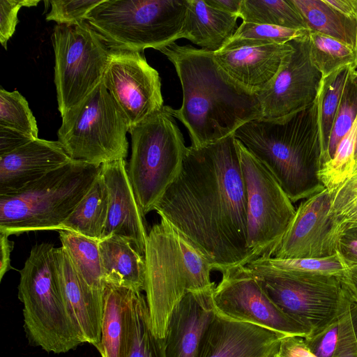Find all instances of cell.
Returning <instances> with one entry per match:
<instances>
[{"instance_id":"4fadbf2b","label":"cell","mask_w":357,"mask_h":357,"mask_svg":"<svg viewBox=\"0 0 357 357\" xmlns=\"http://www.w3.org/2000/svg\"><path fill=\"white\" fill-rule=\"evenodd\" d=\"M212 301L216 314L235 321L250 323L286 335L304 338L310 333L284 314L271 301L259 278L246 266H238L222 273Z\"/></svg>"},{"instance_id":"30bf717a","label":"cell","mask_w":357,"mask_h":357,"mask_svg":"<svg viewBox=\"0 0 357 357\" xmlns=\"http://www.w3.org/2000/svg\"><path fill=\"white\" fill-rule=\"evenodd\" d=\"M256 275L275 305L309 331L307 337L324 331L355 302L343 277L289 271Z\"/></svg>"},{"instance_id":"d4e9b609","label":"cell","mask_w":357,"mask_h":357,"mask_svg":"<svg viewBox=\"0 0 357 357\" xmlns=\"http://www.w3.org/2000/svg\"><path fill=\"white\" fill-rule=\"evenodd\" d=\"M99 248L104 281L144 291V256L128 240L112 235L99 241Z\"/></svg>"},{"instance_id":"f35d334b","label":"cell","mask_w":357,"mask_h":357,"mask_svg":"<svg viewBox=\"0 0 357 357\" xmlns=\"http://www.w3.org/2000/svg\"><path fill=\"white\" fill-rule=\"evenodd\" d=\"M103 0H51L50 11L46 15L47 21H54L57 24L75 25L86 22V17Z\"/></svg>"},{"instance_id":"ab89813d","label":"cell","mask_w":357,"mask_h":357,"mask_svg":"<svg viewBox=\"0 0 357 357\" xmlns=\"http://www.w3.org/2000/svg\"><path fill=\"white\" fill-rule=\"evenodd\" d=\"M333 357H357L356 302H354L341 317L337 347Z\"/></svg>"},{"instance_id":"cb8c5ba5","label":"cell","mask_w":357,"mask_h":357,"mask_svg":"<svg viewBox=\"0 0 357 357\" xmlns=\"http://www.w3.org/2000/svg\"><path fill=\"white\" fill-rule=\"evenodd\" d=\"M238 17L208 6L204 0H187L181 38L202 50L218 52L237 30Z\"/></svg>"},{"instance_id":"d6986e66","label":"cell","mask_w":357,"mask_h":357,"mask_svg":"<svg viewBox=\"0 0 357 357\" xmlns=\"http://www.w3.org/2000/svg\"><path fill=\"white\" fill-rule=\"evenodd\" d=\"M72 160L58 140L33 139L0 156V196L18 192Z\"/></svg>"},{"instance_id":"836d02e7","label":"cell","mask_w":357,"mask_h":357,"mask_svg":"<svg viewBox=\"0 0 357 357\" xmlns=\"http://www.w3.org/2000/svg\"><path fill=\"white\" fill-rule=\"evenodd\" d=\"M310 31L306 29H294L243 22L220 50L287 43L307 36Z\"/></svg>"},{"instance_id":"bcb514c9","label":"cell","mask_w":357,"mask_h":357,"mask_svg":"<svg viewBox=\"0 0 357 357\" xmlns=\"http://www.w3.org/2000/svg\"><path fill=\"white\" fill-rule=\"evenodd\" d=\"M9 235L0 232V280L10 269V255L14 247V242L8 239Z\"/></svg>"},{"instance_id":"5bb4252c","label":"cell","mask_w":357,"mask_h":357,"mask_svg":"<svg viewBox=\"0 0 357 357\" xmlns=\"http://www.w3.org/2000/svg\"><path fill=\"white\" fill-rule=\"evenodd\" d=\"M102 83L130 128L164 106L159 73L141 52L110 49Z\"/></svg>"},{"instance_id":"2e32d148","label":"cell","mask_w":357,"mask_h":357,"mask_svg":"<svg viewBox=\"0 0 357 357\" xmlns=\"http://www.w3.org/2000/svg\"><path fill=\"white\" fill-rule=\"evenodd\" d=\"M290 43L294 51L271 82L257 93L262 119L289 117L308 108L316 100L321 75L311 61L308 36Z\"/></svg>"},{"instance_id":"4316f807","label":"cell","mask_w":357,"mask_h":357,"mask_svg":"<svg viewBox=\"0 0 357 357\" xmlns=\"http://www.w3.org/2000/svg\"><path fill=\"white\" fill-rule=\"evenodd\" d=\"M307 28L331 37L355 50L357 21L349 20L327 5L324 0H291Z\"/></svg>"},{"instance_id":"e0dca14e","label":"cell","mask_w":357,"mask_h":357,"mask_svg":"<svg viewBox=\"0 0 357 357\" xmlns=\"http://www.w3.org/2000/svg\"><path fill=\"white\" fill-rule=\"evenodd\" d=\"M101 176L109 194L108 215L101 239L112 235L121 236L144 256L148 236L145 216L130 183L126 160L102 164Z\"/></svg>"},{"instance_id":"816d5d0a","label":"cell","mask_w":357,"mask_h":357,"mask_svg":"<svg viewBox=\"0 0 357 357\" xmlns=\"http://www.w3.org/2000/svg\"><path fill=\"white\" fill-rule=\"evenodd\" d=\"M355 56H356L355 68L357 70V36H356V47H355Z\"/></svg>"},{"instance_id":"7bdbcfd3","label":"cell","mask_w":357,"mask_h":357,"mask_svg":"<svg viewBox=\"0 0 357 357\" xmlns=\"http://www.w3.org/2000/svg\"><path fill=\"white\" fill-rule=\"evenodd\" d=\"M337 252L348 266L357 264V227L344 229L339 238Z\"/></svg>"},{"instance_id":"f907efd6","label":"cell","mask_w":357,"mask_h":357,"mask_svg":"<svg viewBox=\"0 0 357 357\" xmlns=\"http://www.w3.org/2000/svg\"><path fill=\"white\" fill-rule=\"evenodd\" d=\"M355 75L357 77V70L355 71ZM355 161L357 162V132H356V144H355V153H354Z\"/></svg>"},{"instance_id":"8992f818","label":"cell","mask_w":357,"mask_h":357,"mask_svg":"<svg viewBox=\"0 0 357 357\" xmlns=\"http://www.w3.org/2000/svg\"><path fill=\"white\" fill-rule=\"evenodd\" d=\"M101 165L72 160L13 195L0 196V232L59 230L101 174Z\"/></svg>"},{"instance_id":"603a6c76","label":"cell","mask_w":357,"mask_h":357,"mask_svg":"<svg viewBox=\"0 0 357 357\" xmlns=\"http://www.w3.org/2000/svg\"><path fill=\"white\" fill-rule=\"evenodd\" d=\"M135 289L104 281L101 357H127L131 344V303Z\"/></svg>"},{"instance_id":"681fc988","label":"cell","mask_w":357,"mask_h":357,"mask_svg":"<svg viewBox=\"0 0 357 357\" xmlns=\"http://www.w3.org/2000/svg\"><path fill=\"white\" fill-rule=\"evenodd\" d=\"M343 280L354 301L357 303V264L348 266Z\"/></svg>"},{"instance_id":"c3c4849f","label":"cell","mask_w":357,"mask_h":357,"mask_svg":"<svg viewBox=\"0 0 357 357\" xmlns=\"http://www.w3.org/2000/svg\"><path fill=\"white\" fill-rule=\"evenodd\" d=\"M208 6L223 12L238 15L242 0H204ZM239 17V16H238Z\"/></svg>"},{"instance_id":"4dcf8cb0","label":"cell","mask_w":357,"mask_h":357,"mask_svg":"<svg viewBox=\"0 0 357 357\" xmlns=\"http://www.w3.org/2000/svg\"><path fill=\"white\" fill-rule=\"evenodd\" d=\"M238 16L243 22L308 29L291 0H242Z\"/></svg>"},{"instance_id":"e575fe53","label":"cell","mask_w":357,"mask_h":357,"mask_svg":"<svg viewBox=\"0 0 357 357\" xmlns=\"http://www.w3.org/2000/svg\"><path fill=\"white\" fill-rule=\"evenodd\" d=\"M356 132L357 117L349 132L339 143L333 158L321 167L319 178L329 191L342 183L353 172Z\"/></svg>"},{"instance_id":"7402d4cb","label":"cell","mask_w":357,"mask_h":357,"mask_svg":"<svg viewBox=\"0 0 357 357\" xmlns=\"http://www.w3.org/2000/svg\"><path fill=\"white\" fill-rule=\"evenodd\" d=\"M57 255L66 306L84 342L99 351L102 337V291L93 289L83 280L62 247L57 248Z\"/></svg>"},{"instance_id":"1f68e13d","label":"cell","mask_w":357,"mask_h":357,"mask_svg":"<svg viewBox=\"0 0 357 357\" xmlns=\"http://www.w3.org/2000/svg\"><path fill=\"white\" fill-rule=\"evenodd\" d=\"M132 337L127 357H166L164 338L152 329L146 296L134 290L131 303Z\"/></svg>"},{"instance_id":"5b68a950","label":"cell","mask_w":357,"mask_h":357,"mask_svg":"<svg viewBox=\"0 0 357 357\" xmlns=\"http://www.w3.org/2000/svg\"><path fill=\"white\" fill-rule=\"evenodd\" d=\"M19 272L17 295L29 344L59 354L84 343L65 303L57 248L50 243L36 244Z\"/></svg>"},{"instance_id":"f6af8a7d","label":"cell","mask_w":357,"mask_h":357,"mask_svg":"<svg viewBox=\"0 0 357 357\" xmlns=\"http://www.w3.org/2000/svg\"><path fill=\"white\" fill-rule=\"evenodd\" d=\"M33 139H36L23 132L0 126V156L8 154Z\"/></svg>"},{"instance_id":"b9f144b4","label":"cell","mask_w":357,"mask_h":357,"mask_svg":"<svg viewBox=\"0 0 357 357\" xmlns=\"http://www.w3.org/2000/svg\"><path fill=\"white\" fill-rule=\"evenodd\" d=\"M342 316L321 332L304 338L308 348L317 357L333 356L337 347Z\"/></svg>"},{"instance_id":"60d3db41","label":"cell","mask_w":357,"mask_h":357,"mask_svg":"<svg viewBox=\"0 0 357 357\" xmlns=\"http://www.w3.org/2000/svg\"><path fill=\"white\" fill-rule=\"evenodd\" d=\"M38 0H0V42L6 50L18 22L17 14L22 7L36 6Z\"/></svg>"},{"instance_id":"9c48e42d","label":"cell","mask_w":357,"mask_h":357,"mask_svg":"<svg viewBox=\"0 0 357 357\" xmlns=\"http://www.w3.org/2000/svg\"><path fill=\"white\" fill-rule=\"evenodd\" d=\"M61 117L58 141L72 160L101 165L127 158L130 125L102 82Z\"/></svg>"},{"instance_id":"83f0119b","label":"cell","mask_w":357,"mask_h":357,"mask_svg":"<svg viewBox=\"0 0 357 357\" xmlns=\"http://www.w3.org/2000/svg\"><path fill=\"white\" fill-rule=\"evenodd\" d=\"M59 234L61 247L77 272L91 288L102 291L99 241L69 230L60 229Z\"/></svg>"},{"instance_id":"d6a6232c","label":"cell","mask_w":357,"mask_h":357,"mask_svg":"<svg viewBox=\"0 0 357 357\" xmlns=\"http://www.w3.org/2000/svg\"><path fill=\"white\" fill-rule=\"evenodd\" d=\"M308 42L311 61L320 72L321 79L340 69L355 67V50L345 44L312 31Z\"/></svg>"},{"instance_id":"ac0fdd59","label":"cell","mask_w":357,"mask_h":357,"mask_svg":"<svg viewBox=\"0 0 357 357\" xmlns=\"http://www.w3.org/2000/svg\"><path fill=\"white\" fill-rule=\"evenodd\" d=\"M286 335L215 314L204 337L199 357H272Z\"/></svg>"},{"instance_id":"d590c367","label":"cell","mask_w":357,"mask_h":357,"mask_svg":"<svg viewBox=\"0 0 357 357\" xmlns=\"http://www.w3.org/2000/svg\"><path fill=\"white\" fill-rule=\"evenodd\" d=\"M0 126L38 138L36 119L28 102L17 91L0 89Z\"/></svg>"},{"instance_id":"7c38bea8","label":"cell","mask_w":357,"mask_h":357,"mask_svg":"<svg viewBox=\"0 0 357 357\" xmlns=\"http://www.w3.org/2000/svg\"><path fill=\"white\" fill-rule=\"evenodd\" d=\"M237 144L246 188L248 246L255 259L273 257L296 209L268 169L238 139Z\"/></svg>"},{"instance_id":"277c9868","label":"cell","mask_w":357,"mask_h":357,"mask_svg":"<svg viewBox=\"0 0 357 357\" xmlns=\"http://www.w3.org/2000/svg\"><path fill=\"white\" fill-rule=\"evenodd\" d=\"M144 259L151 326L157 337L164 338L173 310L188 292L213 294L214 269L202 252L162 218L148 233Z\"/></svg>"},{"instance_id":"52a82bcc","label":"cell","mask_w":357,"mask_h":357,"mask_svg":"<svg viewBox=\"0 0 357 357\" xmlns=\"http://www.w3.org/2000/svg\"><path fill=\"white\" fill-rule=\"evenodd\" d=\"M129 132L132 149L127 172L145 216L178 176L187 146L173 108L167 105L130 127Z\"/></svg>"},{"instance_id":"8fae6325","label":"cell","mask_w":357,"mask_h":357,"mask_svg":"<svg viewBox=\"0 0 357 357\" xmlns=\"http://www.w3.org/2000/svg\"><path fill=\"white\" fill-rule=\"evenodd\" d=\"M52 40L58 109L63 116L102 82L110 48L87 22L56 24Z\"/></svg>"},{"instance_id":"ffe728a7","label":"cell","mask_w":357,"mask_h":357,"mask_svg":"<svg viewBox=\"0 0 357 357\" xmlns=\"http://www.w3.org/2000/svg\"><path fill=\"white\" fill-rule=\"evenodd\" d=\"M293 51L289 42L220 50L214 52L213 57L233 79L257 93L271 82Z\"/></svg>"},{"instance_id":"74e56055","label":"cell","mask_w":357,"mask_h":357,"mask_svg":"<svg viewBox=\"0 0 357 357\" xmlns=\"http://www.w3.org/2000/svg\"><path fill=\"white\" fill-rule=\"evenodd\" d=\"M331 209L344 229L357 227V162L350 176L333 190Z\"/></svg>"},{"instance_id":"f5cc1de1","label":"cell","mask_w":357,"mask_h":357,"mask_svg":"<svg viewBox=\"0 0 357 357\" xmlns=\"http://www.w3.org/2000/svg\"><path fill=\"white\" fill-rule=\"evenodd\" d=\"M272 357H280L278 354V352L274 354Z\"/></svg>"},{"instance_id":"484cf974","label":"cell","mask_w":357,"mask_h":357,"mask_svg":"<svg viewBox=\"0 0 357 357\" xmlns=\"http://www.w3.org/2000/svg\"><path fill=\"white\" fill-rule=\"evenodd\" d=\"M108 210V190L100 174L73 212L61 225L60 229L72 231L100 241Z\"/></svg>"},{"instance_id":"f1b7e54d","label":"cell","mask_w":357,"mask_h":357,"mask_svg":"<svg viewBox=\"0 0 357 357\" xmlns=\"http://www.w3.org/2000/svg\"><path fill=\"white\" fill-rule=\"evenodd\" d=\"M351 66L340 69L330 76L321 79L315 100L321 146V165L327 160L329 139L344 87L351 70Z\"/></svg>"},{"instance_id":"8d00e7d4","label":"cell","mask_w":357,"mask_h":357,"mask_svg":"<svg viewBox=\"0 0 357 357\" xmlns=\"http://www.w3.org/2000/svg\"><path fill=\"white\" fill-rule=\"evenodd\" d=\"M355 71V68L351 70L344 87L331 133L326 162L333 158L339 143L349 132L357 117V77Z\"/></svg>"},{"instance_id":"ba28073f","label":"cell","mask_w":357,"mask_h":357,"mask_svg":"<svg viewBox=\"0 0 357 357\" xmlns=\"http://www.w3.org/2000/svg\"><path fill=\"white\" fill-rule=\"evenodd\" d=\"M187 0H103L86 17L110 49L159 50L181 38Z\"/></svg>"},{"instance_id":"ee69618b","label":"cell","mask_w":357,"mask_h":357,"mask_svg":"<svg viewBox=\"0 0 357 357\" xmlns=\"http://www.w3.org/2000/svg\"><path fill=\"white\" fill-rule=\"evenodd\" d=\"M278 354L280 357H317L308 348L304 337L297 335L284 337Z\"/></svg>"},{"instance_id":"7a4b0ae2","label":"cell","mask_w":357,"mask_h":357,"mask_svg":"<svg viewBox=\"0 0 357 357\" xmlns=\"http://www.w3.org/2000/svg\"><path fill=\"white\" fill-rule=\"evenodd\" d=\"M158 51L173 63L180 80L183 103L173 115L188 130L192 146L215 142L263 118L257 94L233 79L214 52L175 43Z\"/></svg>"},{"instance_id":"44dd1931","label":"cell","mask_w":357,"mask_h":357,"mask_svg":"<svg viewBox=\"0 0 357 357\" xmlns=\"http://www.w3.org/2000/svg\"><path fill=\"white\" fill-rule=\"evenodd\" d=\"M215 314L212 295L188 292L169 317L164 337L166 357H199Z\"/></svg>"},{"instance_id":"7dc6e473","label":"cell","mask_w":357,"mask_h":357,"mask_svg":"<svg viewBox=\"0 0 357 357\" xmlns=\"http://www.w3.org/2000/svg\"><path fill=\"white\" fill-rule=\"evenodd\" d=\"M324 2L345 17L357 21V0H324Z\"/></svg>"},{"instance_id":"6da1fadb","label":"cell","mask_w":357,"mask_h":357,"mask_svg":"<svg viewBox=\"0 0 357 357\" xmlns=\"http://www.w3.org/2000/svg\"><path fill=\"white\" fill-rule=\"evenodd\" d=\"M154 211L221 273L255 259L248 246L246 188L234 134L187 147L178 176Z\"/></svg>"},{"instance_id":"9a60e30c","label":"cell","mask_w":357,"mask_h":357,"mask_svg":"<svg viewBox=\"0 0 357 357\" xmlns=\"http://www.w3.org/2000/svg\"><path fill=\"white\" fill-rule=\"evenodd\" d=\"M331 205V193L326 188L302 202L273 257L320 258L337 254L344 228L332 212Z\"/></svg>"},{"instance_id":"3957f363","label":"cell","mask_w":357,"mask_h":357,"mask_svg":"<svg viewBox=\"0 0 357 357\" xmlns=\"http://www.w3.org/2000/svg\"><path fill=\"white\" fill-rule=\"evenodd\" d=\"M235 137L272 174L292 203L325 189L317 108L280 119H259L241 126Z\"/></svg>"},{"instance_id":"f546056e","label":"cell","mask_w":357,"mask_h":357,"mask_svg":"<svg viewBox=\"0 0 357 357\" xmlns=\"http://www.w3.org/2000/svg\"><path fill=\"white\" fill-rule=\"evenodd\" d=\"M246 266L256 274L269 271H289L339 277H344L348 268L338 252L320 258L280 259L260 257L249 262Z\"/></svg>"}]
</instances>
